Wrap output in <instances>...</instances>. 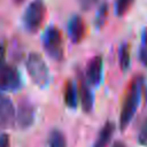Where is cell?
Listing matches in <instances>:
<instances>
[{"label":"cell","instance_id":"d6986e66","mask_svg":"<svg viewBox=\"0 0 147 147\" xmlns=\"http://www.w3.org/2000/svg\"><path fill=\"white\" fill-rule=\"evenodd\" d=\"M77 1H78V5H79V7H80L82 10L88 11L90 9H92L95 6V3L99 0H77Z\"/></svg>","mask_w":147,"mask_h":147},{"label":"cell","instance_id":"9c48e42d","mask_svg":"<svg viewBox=\"0 0 147 147\" xmlns=\"http://www.w3.org/2000/svg\"><path fill=\"white\" fill-rule=\"evenodd\" d=\"M68 36L74 44H79L85 36V23L79 15H74L68 22Z\"/></svg>","mask_w":147,"mask_h":147},{"label":"cell","instance_id":"7a4b0ae2","mask_svg":"<svg viewBox=\"0 0 147 147\" xmlns=\"http://www.w3.org/2000/svg\"><path fill=\"white\" fill-rule=\"evenodd\" d=\"M26 70L31 78V80L39 86L40 88H45L49 83V69L42 59V56L38 53H30L26 60Z\"/></svg>","mask_w":147,"mask_h":147},{"label":"cell","instance_id":"2e32d148","mask_svg":"<svg viewBox=\"0 0 147 147\" xmlns=\"http://www.w3.org/2000/svg\"><path fill=\"white\" fill-rule=\"evenodd\" d=\"M139 60L145 67H147V28H145L141 33V41L139 47Z\"/></svg>","mask_w":147,"mask_h":147},{"label":"cell","instance_id":"52a82bcc","mask_svg":"<svg viewBox=\"0 0 147 147\" xmlns=\"http://www.w3.org/2000/svg\"><path fill=\"white\" fill-rule=\"evenodd\" d=\"M16 123V111L13 101L6 96L0 95V126L10 129Z\"/></svg>","mask_w":147,"mask_h":147},{"label":"cell","instance_id":"9a60e30c","mask_svg":"<svg viewBox=\"0 0 147 147\" xmlns=\"http://www.w3.org/2000/svg\"><path fill=\"white\" fill-rule=\"evenodd\" d=\"M107 15H108V2L106 1H102L96 10V14H95V26L96 29H100L102 28V25L105 24L106 20H107Z\"/></svg>","mask_w":147,"mask_h":147},{"label":"cell","instance_id":"5bb4252c","mask_svg":"<svg viewBox=\"0 0 147 147\" xmlns=\"http://www.w3.org/2000/svg\"><path fill=\"white\" fill-rule=\"evenodd\" d=\"M118 60L119 67L122 71H126L130 67V49L127 44H122L118 51Z\"/></svg>","mask_w":147,"mask_h":147},{"label":"cell","instance_id":"8992f818","mask_svg":"<svg viewBox=\"0 0 147 147\" xmlns=\"http://www.w3.org/2000/svg\"><path fill=\"white\" fill-rule=\"evenodd\" d=\"M34 115H36V111H34L33 105L26 99L21 100L17 107V113H16V123L18 127L22 130L29 129L34 122Z\"/></svg>","mask_w":147,"mask_h":147},{"label":"cell","instance_id":"7c38bea8","mask_svg":"<svg viewBox=\"0 0 147 147\" xmlns=\"http://www.w3.org/2000/svg\"><path fill=\"white\" fill-rule=\"evenodd\" d=\"M114 132H115V124L110 121L106 122L101 127V130L99 131V134L95 139L93 147H107L113 138Z\"/></svg>","mask_w":147,"mask_h":147},{"label":"cell","instance_id":"3957f363","mask_svg":"<svg viewBox=\"0 0 147 147\" xmlns=\"http://www.w3.org/2000/svg\"><path fill=\"white\" fill-rule=\"evenodd\" d=\"M42 48L47 53V55L54 61H61L63 59L64 48H63V39L61 31L56 26H48L41 37Z\"/></svg>","mask_w":147,"mask_h":147},{"label":"cell","instance_id":"ac0fdd59","mask_svg":"<svg viewBox=\"0 0 147 147\" xmlns=\"http://www.w3.org/2000/svg\"><path fill=\"white\" fill-rule=\"evenodd\" d=\"M138 142L141 146L147 147V116L144 119V122L141 123V126H140V130L138 133Z\"/></svg>","mask_w":147,"mask_h":147},{"label":"cell","instance_id":"4fadbf2b","mask_svg":"<svg viewBox=\"0 0 147 147\" xmlns=\"http://www.w3.org/2000/svg\"><path fill=\"white\" fill-rule=\"evenodd\" d=\"M48 147H67V139L62 131L54 129L49 132L47 138Z\"/></svg>","mask_w":147,"mask_h":147},{"label":"cell","instance_id":"6da1fadb","mask_svg":"<svg viewBox=\"0 0 147 147\" xmlns=\"http://www.w3.org/2000/svg\"><path fill=\"white\" fill-rule=\"evenodd\" d=\"M142 85H144V80L140 76L134 77L130 84L119 115V129L122 131H124L127 127V125L131 123L133 116L137 113V109L141 100Z\"/></svg>","mask_w":147,"mask_h":147},{"label":"cell","instance_id":"277c9868","mask_svg":"<svg viewBox=\"0 0 147 147\" xmlns=\"http://www.w3.org/2000/svg\"><path fill=\"white\" fill-rule=\"evenodd\" d=\"M45 14H46L45 2L42 0H32L25 8L22 16V22L25 30L31 33L37 32L44 22Z\"/></svg>","mask_w":147,"mask_h":147},{"label":"cell","instance_id":"30bf717a","mask_svg":"<svg viewBox=\"0 0 147 147\" xmlns=\"http://www.w3.org/2000/svg\"><path fill=\"white\" fill-rule=\"evenodd\" d=\"M78 96L80 99L82 108L85 113H91L94 105V96L93 92L91 90V86L87 84L85 78H79V85H78Z\"/></svg>","mask_w":147,"mask_h":147},{"label":"cell","instance_id":"603a6c76","mask_svg":"<svg viewBox=\"0 0 147 147\" xmlns=\"http://www.w3.org/2000/svg\"><path fill=\"white\" fill-rule=\"evenodd\" d=\"M14 1H15V3H18V5H20V3H22L24 0H14Z\"/></svg>","mask_w":147,"mask_h":147},{"label":"cell","instance_id":"5b68a950","mask_svg":"<svg viewBox=\"0 0 147 147\" xmlns=\"http://www.w3.org/2000/svg\"><path fill=\"white\" fill-rule=\"evenodd\" d=\"M22 86L20 71L10 64H5L0 69V92H15Z\"/></svg>","mask_w":147,"mask_h":147},{"label":"cell","instance_id":"e0dca14e","mask_svg":"<svg viewBox=\"0 0 147 147\" xmlns=\"http://www.w3.org/2000/svg\"><path fill=\"white\" fill-rule=\"evenodd\" d=\"M134 0H116L115 1V13L117 16H123L131 7Z\"/></svg>","mask_w":147,"mask_h":147},{"label":"cell","instance_id":"ba28073f","mask_svg":"<svg viewBox=\"0 0 147 147\" xmlns=\"http://www.w3.org/2000/svg\"><path fill=\"white\" fill-rule=\"evenodd\" d=\"M102 68H103V61L101 55H96L90 60L86 67L85 79L91 87H96L100 85L102 80Z\"/></svg>","mask_w":147,"mask_h":147},{"label":"cell","instance_id":"44dd1931","mask_svg":"<svg viewBox=\"0 0 147 147\" xmlns=\"http://www.w3.org/2000/svg\"><path fill=\"white\" fill-rule=\"evenodd\" d=\"M10 146V139L9 136L3 133L0 136V147H9Z\"/></svg>","mask_w":147,"mask_h":147},{"label":"cell","instance_id":"8fae6325","mask_svg":"<svg viewBox=\"0 0 147 147\" xmlns=\"http://www.w3.org/2000/svg\"><path fill=\"white\" fill-rule=\"evenodd\" d=\"M78 86L72 80H68L63 91V101L70 109H75L78 105Z\"/></svg>","mask_w":147,"mask_h":147},{"label":"cell","instance_id":"ffe728a7","mask_svg":"<svg viewBox=\"0 0 147 147\" xmlns=\"http://www.w3.org/2000/svg\"><path fill=\"white\" fill-rule=\"evenodd\" d=\"M6 51H7V46H6V44H5V42H0V69L5 65Z\"/></svg>","mask_w":147,"mask_h":147},{"label":"cell","instance_id":"7402d4cb","mask_svg":"<svg viewBox=\"0 0 147 147\" xmlns=\"http://www.w3.org/2000/svg\"><path fill=\"white\" fill-rule=\"evenodd\" d=\"M111 147H126V146H125V144L122 142V141H115Z\"/></svg>","mask_w":147,"mask_h":147}]
</instances>
